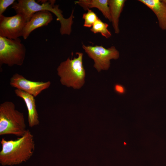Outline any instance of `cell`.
Masks as SVG:
<instances>
[{"label":"cell","mask_w":166,"mask_h":166,"mask_svg":"<svg viewBox=\"0 0 166 166\" xmlns=\"http://www.w3.org/2000/svg\"><path fill=\"white\" fill-rule=\"evenodd\" d=\"M0 142V163L3 166L18 165L26 162L32 156L35 150L34 136L28 129L17 139L6 140L2 138Z\"/></svg>","instance_id":"1"},{"label":"cell","mask_w":166,"mask_h":166,"mask_svg":"<svg viewBox=\"0 0 166 166\" xmlns=\"http://www.w3.org/2000/svg\"><path fill=\"white\" fill-rule=\"evenodd\" d=\"M55 2L54 0H40L37 2L34 0H18L12 5L11 8L17 14H22L27 22L35 13L43 10L48 11L54 14L57 18V20L60 22V31L61 35H69L72 31L74 18L73 10L69 17L65 18L62 14V11L59 8V5H55Z\"/></svg>","instance_id":"2"},{"label":"cell","mask_w":166,"mask_h":166,"mask_svg":"<svg viewBox=\"0 0 166 166\" xmlns=\"http://www.w3.org/2000/svg\"><path fill=\"white\" fill-rule=\"evenodd\" d=\"M77 57L68 58L57 69V74L63 85L74 89H80L85 83V72L83 63V54L77 52Z\"/></svg>","instance_id":"3"},{"label":"cell","mask_w":166,"mask_h":166,"mask_svg":"<svg viewBox=\"0 0 166 166\" xmlns=\"http://www.w3.org/2000/svg\"><path fill=\"white\" fill-rule=\"evenodd\" d=\"M23 114L16 110L14 104L6 101L0 105V135H12L19 137L26 133Z\"/></svg>","instance_id":"4"},{"label":"cell","mask_w":166,"mask_h":166,"mask_svg":"<svg viewBox=\"0 0 166 166\" xmlns=\"http://www.w3.org/2000/svg\"><path fill=\"white\" fill-rule=\"evenodd\" d=\"M26 49L19 38L10 39L0 36V65L21 66L24 61Z\"/></svg>","instance_id":"5"},{"label":"cell","mask_w":166,"mask_h":166,"mask_svg":"<svg viewBox=\"0 0 166 166\" xmlns=\"http://www.w3.org/2000/svg\"><path fill=\"white\" fill-rule=\"evenodd\" d=\"M82 47L89 57L94 61V67L98 72L107 70L110 67V60L117 59L120 56L119 51L114 46L106 48L102 45H85Z\"/></svg>","instance_id":"6"},{"label":"cell","mask_w":166,"mask_h":166,"mask_svg":"<svg viewBox=\"0 0 166 166\" xmlns=\"http://www.w3.org/2000/svg\"><path fill=\"white\" fill-rule=\"evenodd\" d=\"M26 21L21 14L10 17L0 15V36L15 39L22 36Z\"/></svg>","instance_id":"7"},{"label":"cell","mask_w":166,"mask_h":166,"mask_svg":"<svg viewBox=\"0 0 166 166\" xmlns=\"http://www.w3.org/2000/svg\"><path fill=\"white\" fill-rule=\"evenodd\" d=\"M10 84L11 86L21 90L35 97L43 91L48 89L51 82L33 81L26 79L18 73L14 74L10 78Z\"/></svg>","instance_id":"8"},{"label":"cell","mask_w":166,"mask_h":166,"mask_svg":"<svg viewBox=\"0 0 166 166\" xmlns=\"http://www.w3.org/2000/svg\"><path fill=\"white\" fill-rule=\"evenodd\" d=\"M53 20V15L48 11L43 10L35 13L26 23L22 37L24 39H26L33 31L47 26Z\"/></svg>","instance_id":"9"},{"label":"cell","mask_w":166,"mask_h":166,"mask_svg":"<svg viewBox=\"0 0 166 166\" xmlns=\"http://www.w3.org/2000/svg\"><path fill=\"white\" fill-rule=\"evenodd\" d=\"M14 92L16 95L22 98L26 104L28 111V121L29 127L32 128L38 125L40 121L34 97L18 89H16Z\"/></svg>","instance_id":"10"},{"label":"cell","mask_w":166,"mask_h":166,"mask_svg":"<svg viewBox=\"0 0 166 166\" xmlns=\"http://www.w3.org/2000/svg\"><path fill=\"white\" fill-rule=\"evenodd\" d=\"M150 9L157 18L159 27L166 30V4L160 0H138Z\"/></svg>","instance_id":"11"},{"label":"cell","mask_w":166,"mask_h":166,"mask_svg":"<svg viewBox=\"0 0 166 166\" xmlns=\"http://www.w3.org/2000/svg\"><path fill=\"white\" fill-rule=\"evenodd\" d=\"M109 0H79L74 2L85 10L96 8L101 12L105 17L111 22V18L108 3Z\"/></svg>","instance_id":"12"},{"label":"cell","mask_w":166,"mask_h":166,"mask_svg":"<svg viewBox=\"0 0 166 166\" xmlns=\"http://www.w3.org/2000/svg\"><path fill=\"white\" fill-rule=\"evenodd\" d=\"M126 1L125 0H108L111 22L114 32L116 34H119L120 32L119 27V18Z\"/></svg>","instance_id":"13"},{"label":"cell","mask_w":166,"mask_h":166,"mask_svg":"<svg viewBox=\"0 0 166 166\" xmlns=\"http://www.w3.org/2000/svg\"><path fill=\"white\" fill-rule=\"evenodd\" d=\"M109 25L103 22L99 18L94 23L90 31L94 34L101 33L106 38H109L112 36L111 33L108 29Z\"/></svg>","instance_id":"14"},{"label":"cell","mask_w":166,"mask_h":166,"mask_svg":"<svg viewBox=\"0 0 166 166\" xmlns=\"http://www.w3.org/2000/svg\"><path fill=\"white\" fill-rule=\"evenodd\" d=\"M88 12L83 14L82 18L84 20V26L90 28L93 26L95 22L99 18L96 14L90 9Z\"/></svg>","instance_id":"15"},{"label":"cell","mask_w":166,"mask_h":166,"mask_svg":"<svg viewBox=\"0 0 166 166\" xmlns=\"http://www.w3.org/2000/svg\"><path fill=\"white\" fill-rule=\"evenodd\" d=\"M15 2V0H0V15L3 14L8 7L12 5Z\"/></svg>","instance_id":"16"},{"label":"cell","mask_w":166,"mask_h":166,"mask_svg":"<svg viewBox=\"0 0 166 166\" xmlns=\"http://www.w3.org/2000/svg\"><path fill=\"white\" fill-rule=\"evenodd\" d=\"M114 89L116 92L120 94H124L125 91L124 87L122 85L119 84L115 85Z\"/></svg>","instance_id":"17"},{"label":"cell","mask_w":166,"mask_h":166,"mask_svg":"<svg viewBox=\"0 0 166 166\" xmlns=\"http://www.w3.org/2000/svg\"><path fill=\"white\" fill-rule=\"evenodd\" d=\"M162 1L165 3L166 4V0H162Z\"/></svg>","instance_id":"18"}]
</instances>
